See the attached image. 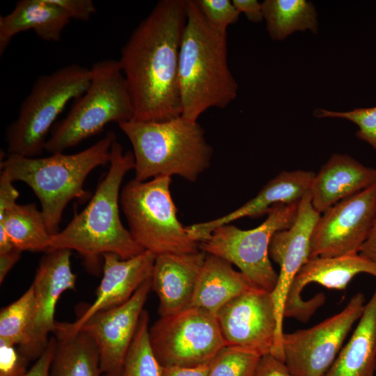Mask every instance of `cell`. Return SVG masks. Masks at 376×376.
<instances>
[{"instance_id": "cell-1", "label": "cell", "mask_w": 376, "mask_h": 376, "mask_svg": "<svg viewBox=\"0 0 376 376\" xmlns=\"http://www.w3.org/2000/svg\"><path fill=\"white\" fill-rule=\"evenodd\" d=\"M186 0H161L133 31L118 60L134 108L133 120L181 116L179 56Z\"/></svg>"}, {"instance_id": "cell-2", "label": "cell", "mask_w": 376, "mask_h": 376, "mask_svg": "<svg viewBox=\"0 0 376 376\" xmlns=\"http://www.w3.org/2000/svg\"><path fill=\"white\" fill-rule=\"evenodd\" d=\"M186 10L178 69L181 116L198 121L210 108L228 107L238 85L228 64L227 31L212 25L196 0H186Z\"/></svg>"}, {"instance_id": "cell-3", "label": "cell", "mask_w": 376, "mask_h": 376, "mask_svg": "<svg viewBox=\"0 0 376 376\" xmlns=\"http://www.w3.org/2000/svg\"><path fill=\"white\" fill-rule=\"evenodd\" d=\"M109 164L107 173L87 206L63 230L51 235L48 251H76L91 267H96L105 253L125 260L145 251L124 227L119 214L120 185L125 174L134 169L133 152H124L123 146L115 141Z\"/></svg>"}, {"instance_id": "cell-4", "label": "cell", "mask_w": 376, "mask_h": 376, "mask_svg": "<svg viewBox=\"0 0 376 376\" xmlns=\"http://www.w3.org/2000/svg\"><path fill=\"white\" fill-rule=\"evenodd\" d=\"M115 141L116 135L110 131L89 148L75 154L61 152L40 158L7 154L1 162V171L13 182L21 181L30 187L40 201L49 233L54 235L58 232L68 203L87 196L83 187L88 174L109 163Z\"/></svg>"}, {"instance_id": "cell-5", "label": "cell", "mask_w": 376, "mask_h": 376, "mask_svg": "<svg viewBox=\"0 0 376 376\" xmlns=\"http://www.w3.org/2000/svg\"><path fill=\"white\" fill-rule=\"evenodd\" d=\"M118 126L132 146L136 180L178 175L194 182L210 166L213 149L198 121L179 116Z\"/></svg>"}, {"instance_id": "cell-6", "label": "cell", "mask_w": 376, "mask_h": 376, "mask_svg": "<svg viewBox=\"0 0 376 376\" xmlns=\"http://www.w3.org/2000/svg\"><path fill=\"white\" fill-rule=\"evenodd\" d=\"M91 83L77 98L66 117L57 123L45 150L63 152L100 133L109 123L133 119L134 108L126 79L118 61L107 58L93 64Z\"/></svg>"}, {"instance_id": "cell-7", "label": "cell", "mask_w": 376, "mask_h": 376, "mask_svg": "<svg viewBox=\"0 0 376 376\" xmlns=\"http://www.w3.org/2000/svg\"><path fill=\"white\" fill-rule=\"evenodd\" d=\"M91 77L90 68L77 63L38 77L6 130L8 155H40L54 121L70 100L85 93Z\"/></svg>"}, {"instance_id": "cell-8", "label": "cell", "mask_w": 376, "mask_h": 376, "mask_svg": "<svg viewBox=\"0 0 376 376\" xmlns=\"http://www.w3.org/2000/svg\"><path fill=\"white\" fill-rule=\"evenodd\" d=\"M171 183V177L144 182L133 179L120 194V205L130 235L145 251L155 256L200 251V243L189 235L178 219Z\"/></svg>"}, {"instance_id": "cell-9", "label": "cell", "mask_w": 376, "mask_h": 376, "mask_svg": "<svg viewBox=\"0 0 376 376\" xmlns=\"http://www.w3.org/2000/svg\"><path fill=\"white\" fill-rule=\"evenodd\" d=\"M299 203L274 205L264 222L253 229L242 230L230 224L221 225L200 242V250L235 265L253 287L272 292L278 274L269 259L270 241L275 233L292 225Z\"/></svg>"}, {"instance_id": "cell-10", "label": "cell", "mask_w": 376, "mask_h": 376, "mask_svg": "<svg viewBox=\"0 0 376 376\" xmlns=\"http://www.w3.org/2000/svg\"><path fill=\"white\" fill-rule=\"evenodd\" d=\"M149 334L163 367L208 363L226 345L216 315L196 307L160 317L150 327Z\"/></svg>"}, {"instance_id": "cell-11", "label": "cell", "mask_w": 376, "mask_h": 376, "mask_svg": "<svg viewBox=\"0 0 376 376\" xmlns=\"http://www.w3.org/2000/svg\"><path fill=\"white\" fill-rule=\"evenodd\" d=\"M363 293L355 294L339 313L308 329L283 334L284 361L295 376H324L365 308Z\"/></svg>"}, {"instance_id": "cell-12", "label": "cell", "mask_w": 376, "mask_h": 376, "mask_svg": "<svg viewBox=\"0 0 376 376\" xmlns=\"http://www.w3.org/2000/svg\"><path fill=\"white\" fill-rule=\"evenodd\" d=\"M376 216V184L332 205L313 229L310 258L359 253Z\"/></svg>"}, {"instance_id": "cell-13", "label": "cell", "mask_w": 376, "mask_h": 376, "mask_svg": "<svg viewBox=\"0 0 376 376\" xmlns=\"http://www.w3.org/2000/svg\"><path fill=\"white\" fill-rule=\"evenodd\" d=\"M216 317L226 345L261 356L271 354L284 361L271 292L251 288L224 306Z\"/></svg>"}, {"instance_id": "cell-14", "label": "cell", "mask_w": 376, "mask_h": 376, "mask_svg": "<svg viewBox=\"0 0 376 376\" xmlns=\"http://www.w3.org/2000/svg\"><path fill=\"white\" fill-rule=\"evenodd\" d=\"M71 251L55 249L42 256L32 283L34 290V315L26 345L18 350L29 361L36 360L45 350L56 321L54 313L61 295L75 290L77 276L72 272Z\"/></svg>"}, {"instance_id": "cell-15", "label": "cell", "mask_w": 376, "mask_h": 376, "mask_svg": "<svg viewBox=\"0 0 376 376\" xmlns=\"http://www.w3.org/2000/svg\"><path fill=\"white\" fill-rule=\"evenodd\" d=\"M151 289L150 278L127 301L96 313L78 330L86 333L94 341L100 356L102 376L120 375Z\"/></svg>"}, {"instance_id": "cell-16", "label": "cell", "mask_w": 376, "mask_h": 376, "mask_svg": "<svg viewBox=\"0 0 376 376\" xmlns=\"http://www.w3.org/2000/svg\"><path fill=\"white\" fill-rule=\"evenodd\" d=\"M320 214L314 209L311 194L308 191L299 201L292 225L275 233L270 241L269 258L280 267L277 283L271 295L277 320L279 345L281 350L287 295L295 277L310 258L311 236Z\"/></svg>"}, {"instance_id": "cell-17", "label": "cell", "mask_w": 376, "mask_h": 376, "mask_svg": "<svg viewBox=\"0 0 376 376\" xmlns=\"http://www.w3.org/2000/svg\"><path fill=\"white\" fill-rule=\"evenodd\" d=\"M360 273L376 277V266L359 253L309 259L295 277L287 295L284 318H293L306 322L325 301L323 293L308 300L301 297L304 288L317 283L328 289L345 290L352 279Z\"/></svg>"}, {"instance_id": "cell-18", "label": "cell", "mask_w": 376, "mask_h": 376, "mask_svg": "<svg viewBox=\"0 0 376 376\" xmlns=\"http://www.w3.org/2000/svg\"><path fill=\"white\" fill-rule=\"evenodd\" d=\"M155 257L148 251L125 260L113 253L103 255V276L97 288L95 300L75 322L56 321L54 331L75 333L96 313L127 301L151 278Z\"/></svg>"}, {"instance_id": "cell-19", "label": "cell", "mask_w": 376, "mask_h": 376, "mask_svg": "<svg viewBox=\"0 0 376 376\" xmlns=\"http://www.w3.org/2000/svg\"><path fill=\"white\" fill-rule=\"evenodd\" d=\"M315 173L311 171H283L269 180L258 194L235 210L214 220L186 226L189 235L199 243L217 227L245 217L267 214L276 204L298 203L311 191Z\"/></svg>"}, {"instance_id": "cell-20", "label": "cell", "mask_w": 376, "mask_h": 376, "mask_svg": "<svg viewBox=\"0 0 376 376\" xmlns=\"http://www.w3.org/2000/svg\"><path fill=\"white\" fill-rule=\"evenodd\" d=\"M206 256L201 250L190 253L156 256L151 285L159 299L160 317L190 307Z\"/></svg>"}, {"instance_id": "cell-21", "label": "cell", "mask_w": 376, "mask_h": 376, "mask_svg": "<svg viewBox=\"0 0 376 376\" xmlns=\"http://www.w3.org/2000/svg\"><path fill=\"white\" fill-rule=\"evenodd\" d=\"M376 184V169L362 164L346 154L334 153L315 174L311 188L314 209L328 208Z\"/></svg>"}, {"instance_id": "cell-22", "label": "cell", "mask_w": 376, "mask_h": 376, "mask_svg": "<svg viewBox=\"0 0 376 376\" xmlns=\"http://www.w3.org/2000/svg\"><path fill=\"white\" fill-rule=\"evenodd\" d=\"M70 20L50 0H20L10 13L0 16V54L15 35L29 29L44 40L57 42Z\"/></svg>"}, {"instance_id": "cell-23", "label": "cell", "mask_w": 376, "mask_h": 376, "mask_svg": "<svg viewBox=\"0 0 376 376\" xmlns=\"http://www.w3.org/2000/svg\"><path fill=\"white\" fill-rule=\"evenodd\" d=\"M254 288L229 262L207 254L199 274L190 307L214 315L232 299Z\"/></svg>"}, {"instance_id": "cell-24", "label": "cell", "mask_w": 376, "mask_h": 376, "mask_svg": "<svg viewBox=\"0 0 376 376\" xmlns=\"http://www.w3.org/2000/svg\"><path fill=\"white\" fill-rule=\"evenodd\" d=\"M376 288L350 340L324 376H375Z\"/></svg>"}, {"instance_id": "cell-25", "label": "cell", "mask_w": 376, "mask_h": 376, "mask_svg": "<svg viewBox=\"0 0 376 376\" xmlns=\"http://www.w3.org/2000/svg\"><path fill=\"white\" fill-rule=\"evenodd\" d=\"M53 334L56 343L49 376H102L97 348L86 333Z\"/></svg>"}, {"instance_id": "cell-26", "label": "cell", "mask_w": 376, "mask_h": 376, "mask_svg": "<svg viewBox=\"0 0 376 376\" xmlns=\"http://www.w3.org/2000/svg\"><path fill=\"white\" fill-rule=\"evenodd\" d=\"M0 228L6 230L13 245L21 251L49 250L52 235L41 210L34 203H16L0 213Z\"/></svg>"}, {"instance_id": "cell-27", "label": "cell", "mask_w": 376, "mask_h": 376, "mask_svg": "<svg viewBox=\"0 0 376 376\" xmlns=\"http://www.w3.org/2000/svg\"><path fill=\"white\" fill-rule=\"evenodd\" d=\"M267 29L273 40H282L296 31H318L314 5L306 0H265L262 3Z\"/></svg>"}, {"instance_id": "cell-28", "label": "cell", "mask_w": 376, "mask_h": 376, "mask_svg": "<svg viewBox=\"0 0 376 376\" xmlns=\"http://www.w3.org/2000/svg\"><path fill=\"white\" fill-rule=\"evenodd\" d=\"M34 315V290L32 285L16 301L1 308L0 340L17 347L27 343Z\"/></svg>"}, {"instance_id": "cell-29", "label": "cell", "mask_w": 376, "mask_h": 376, "mask_svg": "<svg viewBox=\"0 0 376 376\" xmlns=\"http://www.w3.org/2000/svg\"><path fill=\"white\" fill-rule=\"evenodd\" d=\"M149 314L143 310L119 376H163L164 367L151 345Z\"/></svg>"}, {"instance_id": "cell-30", "label": "cell", "mask_w": 376, "mask_h": 376, "mask_svg": "<svg viewBox=\"0 0 376 376\" xmlns=\"http://www.w3.org/2000/svg\"><path fill=\"white\" fill-rule=\"evenodd\" d=\"M261 357L248 349L225 345L209 363L207 376H254Z\"/></svg>"}, {"instance_id": "cell-31", "label": "cell", "mask_w": 376, "mask_h": 376, "mask_svg": "<svg viewBox=\"0 0 376 376\" xmlns=\"http://www.w3.org/2000/svg\"><path fill=\"white\" fill-rule=\"evenodd\" d=\"M318 118H340L347 119L359 127L356 136L369 143L376 150V107L356 108L348 111H334L324 109H315Z\"/></svg>"}, {"instance_id": "cell-32", "label": "cell", "mask_w": 376, "mask_h": 376, "mask_svg": "<svg viewBox=\"0 0 376 376\" xmlns=\"http://www.w3.org/2000/svg\"><path fill=\"white\" fill-rule=\"evenodd\" d=\"M207 21L217 29L227 31L240 13L230 0H196Z\"/></svg>"}, {"instance_id": "cell-33", "label": "cell", "mask_w": 376, "mask_h": 376, "mask_svg": "<svg viewBox=\"0 0 376 376\" xmlns=\"http://www.w3.org/2000/svg\"><path fill=\"white\" fill-rule=\"evenodd\" d=\"M29 362L16 346L0 340V376H24Z\"/></svg>"}, {"instance_id": "cell-34", "label": "cell", "mask_w": 376, "mask_h": 376, "mask_svg": "<svg viewBox=\"0 0 376 376\" xmlns=\"http://www.w3.org/2000/svg\"><path fill=\"white\" fill-rule=\"evenodd\" d=\"M61 8L70 19L87 21L95 13L96 8L91 0H50Z\"/></svg>"}, {"instance_id": "cell-35", "label": "cell", "mask_w": 376, "mask_h": 376, "mask_svg": "<svg viewBox=\"0 0 376 376\" xmlns=\"http://www.w3.org/2000/svg\"><path fill=\"white\" fill-rule=\"evenodd\" d=\"M254 376H295L283 360L271 354L261 357Z\"/></svg>"}, {"instance_id": "cell-36", "label": "cell", "mask_w": 376, "mask_h": 376, "mask_svg": "<svg viewBox=\"0 0 376 376\" xmlns=\"http://www.w3.org/2000/svg\"><path fill=\"white\" fill-rule=\"evenodd\" d=\"M56 340L54 336H50L48 344L24 376H49L53 359Z\"/></svg>"}, {"instance_id": "cell-37", "label": "cell", "mask_w": 376, "mask_h": 376, "mask_svg": "<svg viewBox=\"0 0 376 376\" xmlns=\"http://www.w3.org/2000/svg\"><path fill=\"white\" fill-rule=\"evenodd\" d=\"M8 175L1 171L0 175V213L3 212L15 204L19 196L18 191Z\"/></svg>"}, {"instance_id": "cell-38", "label": "cell", "mask_w": 376, "mask_h": 376, "mask_svg": "<svg viewBox=\"0 0 376 376\" xmlns=\"http://www.w3.org/2000/svg\"><path fill=\"white\" fill-rule=\"evenodd\" d=\"M232 2L240 13H244L249 21L258 23L264 19L262 3L257 0H233Z\"/></svg>"}, {"instance_id": "cell-39", "label": "cell", "mask_w": 376, "mask_h": 376, "mask_svg": "<svg viewBox=\"0 0 376 376\" xmlns=\"http://www.w3.org/2000/svg\"><path fill=\"white\" fill-rule=\"evenodd\" d=\"M208 368L209 363L191 368L164 367L163 376H207Z\"/></svg>"}, {"instance_id": "cell-40", "label": "cell", "mask_w": 376, "mask_h": 376, "mask_svg": "<svg viewBox=\"0 0 376 376\" xmlns=\"http://www.w3.org/2000/svg\"><path fill=\"white\" fill-rule=\"evenodd\" d=\"M359 254L376 266V216L368 237L361 246Z\"/></svg>"}, {"instance_id": "cell-41", "label": "cell", "mask_w": 376, "mask_h": 376, "mask_svg": "<svg viewBox=\"0 0 376 376\" xmlns=\"http://www.w3.org/2000/svg\"><path fill=\"white\" fill-rule=\"evenodd\" d=\"M22 251L15 248L8 252L0 253V283L3 282L6 276L19 260Z\"/></svg>"}]
</instances>
